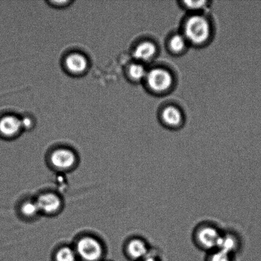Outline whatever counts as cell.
I'll list each match as a JSON object with an SVG mask.
<instances>
[{"label":"cell","mask_w":261,"mask_h":261,"mask_svg":"<svg viewBox=\"0 0 261 261\" xmlns=\"http://www.w3.org/2000/svg\"><path fill=\"white\" fill-rule=\"evenodd\" d=\"M157 48L153 43L144 42L140 43L133 51V56L139 61H148L153 58Z\"/></svg>","instance_id":"obj_11"},{"label":"cell","mask_w":261,"mask_h":261,"mask_svg":"<svg viewBox=\"0 0 261 261\" xmlns=\"http://www.w3.org/2000/svg\"><path fill=\"white\" fill-rule=\"evenodd\" d=\"M222 232V230L214 222H202L194 227L192 240L199 250L206 254L217 249Z\"/></svg>","instance_id":"obj_1"},{"label":"cell","mask_w":261,"mask_h":261,"mask_svg":"<svg viewBox=\"0 0 261 261\" xmlns=\"http://www.w3.org/2000/svg\"><path fill=\"white\" fill-rule=\"evenodd\" d=\"M204 261H235V255L219 249L206 253Z\"/></svg>","instance_id":"obj_15"},{"label":"cell","mask_w":261,"mask_h":261,"mask_svg":"<svg viewBox=\"0 0 261 261\" xmlns=\"http://www.w3.org/2000/svg\"><path fill=\"white\" fill-rule=\"evenodd\" d=\"M127 73L129 77L134 81H142L146 78L147 75V70L144 66L140 63L132 64L128 67Z\"/></svg>","instance_id":"obj_16"},{"label":"cell","mask_w":261,"mask_h":261,"mask_svg":"<svg viewBox=\"0 0 261 261\" xmlns=\"http://www.w3.org/2000/svg\"><path fill=\"white\" fill-rule=\"evenodd\" d=\"M41 215L45 216H55L63 208V199L58 194L54 192H45L35 199Z\"/></svg>","instance_id":"obj_5"},{"label":"cell","mask_w":261,"mask_h":261,"mask_svg":"<svg viewBox=\"0 0 261 261\" xmlns=\"http://www.w3.org/2000/svg\"><path fill=\"white\" fill-rule=\"evenodd\" d=\"M19 211L20 216L25 219H35L41 216L40 210L35 199L23 201L20 204Z\"/></svg>","instance_id":"obj_12"},{"label":"cell","mask_w":261,"mask_h":261,"mask_svg":"<svg viewBox=\"0 0 261 261\" xmlns=\"http://www.w3.org/2000/svg\"><path fill=\"white\" fill-rule=\"evenodd\" d=\"M22 129L21 120L13 115H7L0 119V136L11 139L17 137Z\"/></svg>","instance_id":"obj_9"},{"label":"cell","mask_w":261,"mask_h":261,"mask_svg":"<svg viewBox=\"0 0 261 261\" xmlns=\"http://www.w3.org/2000/svg\"><path fill=\"white\" fill-rule=\"evenodd\" d=\"M145 79L150 89L157 93L167 91L173 84L172 75L163 68L152 69L147 73Z\"/></svg>","instance_id":"obj_7"},{"label":"cell","mask_w":261,"mask_h":261,"mask_svg":"<svg viewBox=\"0 0 261 261\" xmlns=\"http://www.w3.org/2000/svg\"><path fill=\"white\" fill-rule=\"evenodd\" d=\"M124 254L130 261H140L152 251L148 242L143 237H133L124 245Z\"/></svg>","instance_id":"obj_6"},{"label":"cell","mask_w":261,"mask_h":261,"mask_svg":"<svg viewBox=\"0 0 261 261\" xmlns=\"http://www.w3.org/2000/svg\"><path fill=\"white\" fill-rule=\"evenodd\" d=\"M48 161L51 167L56 170L64 172L72 170L76 168L79 158L73 150L61 147L56 148L51 152Z\"/></svg>","instance_id":"obj_4"},{"label":"cell","mask_w":261,"mask_h":261,"mask_svg":"<svg viewBox=\"0 0 261 261\" xmlns=\"http://www.w3.org/2000/svg\"><path fill=\"white\" fill-rule=\"evenodd\" d=\"M187 40L183 35L176 34L170 38L169 46L170 49L175 53H180L186 47Z\"/></svg>","instance_id":"obj_17"},{"label":"cell","mask_w":261,"mask_h":261,"mask_svg":"<svg viewBox=\"0 0 261 261\" xmlns=\"http://www.w3.org/2000/svg\"><path fill=\"white\" fill-rule=\"evenodd\" d=\"M206 4L207 2L205 1H188L184 2V4H185V6L188 7L189 9L191 10L201 9L202 8L204 7V5H206Z\"/></svg>","instance_id":"obj_18"},{"label":"cell","mask_w":261,"mask_h":261,"mask_svg":"<svg viewBox=\"0 0 261 261\" xmlns=\"http://www.w3.org/2000/svg\"><path fill=\"white\" fill-rule=\"evenodd\" d=\"M241 237L232 230L222 231L217 249H219L232 255H236L242 249Z\"/></svg>","instance_id":"obj_8"},{"label":"cell","mask_w":261,"mask_h":261,"mask_svg":"<svg viewBox=\"0 0 261 261\" xmlns=\"http://www.w3.org/2000/svg\"><path fill=\"white\" fill-rule=\"evenodd\" d=\"M50 4L52 5H55V6L56 7H61H61H65L66 6V5H67L68 4H70L71 2L70 1H53V2H50Z\"/></svg>","instance_id":"obj_21"},{"label":"cell","mask_w":261,"mask_h":261,"mask_svg":"<svg viewBox=\"0 0 261 261\" xmlns=\"http://www.w3.org/2000/svg\"><path fill=\"white\" fill-rule=\"evenodd\" d=\"M103 261H105V260H103Z\"/></svg>","instance_id":"obj_22"},{"label":"cell","mask_w":261,"mask_h":261,"mask_svg":"<svg viewBox=\"0 0 261 261\" xmlns=\"http://www.w3.org/2000/svg\"><path fill=\"white\" fill-rule=\"evenodd\" d=\"M162 119L168 126L175 127L180 124L182 115L177 108L170 106L163 110Z\"/></svg>","instance_id":"obj_13"},{"label":"cell","mask_w":261,"mask_h":261,"mask_svg":"<svg viewBox=\"0 0 261 261\" xmlns=\"http://www.w3.org/2000/svg\"><path fill=\"white\" fill-rule=\"evenodd\" d=\"M89 62L86 56L81 53H73L66 57L65 66L69 72L81 75L88 70Z\"/></svg>","instance_id":"obj_10"},{"label":"cell","mask_w":261,"mask_h":261,"mask_svg":"<svg viewBox=\"0 0 261 261\" xmlns=\"http://www.w3.org/2000/svg\"><path fill=\"white\" fill-rule=\"evenodd\" d=\"M53 261H79L73 247L63 246L59 248L53 255Z\"/></svg>","instance_id":"obj_14"},{"label":"cell","mask_w":261,"mask_h":261,"mask_svg":"<svg viewBox=\"0 0 261 261\" xmlns=\"http://www.w3.org/2000/svg\"><path fill=\"white\" fill-rule=\"evenodd\" d=\"M79 261H103L106 250L97 238L83 236L77 240L73 247Z\"/></svg>","instance_id":"obj_2"},{"label":"cell","mask_w":261,"mask_h":261,"mask_svg":"<svg viewBox=\"0 0 261 261\" xmlns=\"http://www.w3.org/2000/svg\"><path fill=\"white\" fill-rule=\"evenodd\" d=\"M20 120H21L22 129H30L34 124L33 119L30 117H24Z\"/></svg>","instance_id":"obj_19"},{"label":"cell","mask_w":261,"mask_h":261,"mask_svg":"<svg viewBox=\"0 0 261 261\" xmlns=\"http://www.w3.org/2000/svg\"><path fill=\"white\" fill-rule=\"evenodd\" d=\"M140 261H162L158 255L154 254L153 251L147 257Z\"/></svg>","instance_id":"obj_20"},{"label":"cell","mask_w":261,"mask_h":261,"mask_svg":"<svg viewBox=\"0 0 261 261\" xmlns=\"http://www.w3.org/2000/svg\"><path fill=\"white\" fill-rule=\"evenodd\" d=\"M184 35L187 40L193 44L200 45L205 42L211 35L208 20L198 15L189 17L184 25Z\"/></svg>","instance_id":"obj_3"}]
</instances>
